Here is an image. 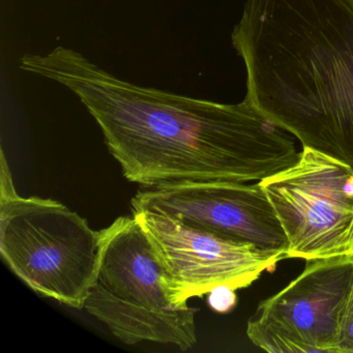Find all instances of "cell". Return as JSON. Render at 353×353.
I'll return each mask as SVG.
<instances>
[{"mask_svg":"<svg viewBox=\"0 0 353 353\" xmlns=\"http://www.w3.org/2000/svg\"><path fill=\"white\" fill-rule=\"evenodd\" d=\"M20 68L71 90L100 125L123 176L143 188L253 183L299 159L292 135L245 98L221 104L138 86L65 47L26 55Z\"/></svg>","mask_w":353,"mask_h":353,"instance_id":"1","label":"cell"},{"mask_svg":"<svg viewBox=\"0 0 353 353\" xmlns=\"http://www.w3.org/2000/svg\"><path fill=\"white\" fill-rule=\"evenodd\" d=\"M232 44L245 99L353 169V0H247Z\"/></svg>","mask_w":353,"mask_h":353,"instance_id":"2","label":"cell"},{"mask_svg":"<svg viewBox=\"0 0 353 353\" xmlns=\"http://www.w3.org/2000/svg\"><path fill=\"white\" fill-rule=\"evenodd\" d=\"M353 307V257L307 260L303 272L261 301L248 338L270 353H338Z\"/></svg>","mask_w":353,"mask_h":353,"instance_id":"6","label":"cell"},{"mask_svg":"<svg viewBox=\"0 0 353 353\" xmlns=\"http://www.w3.org/2000/svg\"><path fill=\"white\" fill-rule=\"evenodd\" d=\"M133 216L164 263L181 305L216 287H249L287 259L282 252L224 239L168 214L141 210Z\"/></svg>","mask_w":353,"mask_h":353,"instance_id":"7","label":"cell"},{"mask_svg":"<svg viewBox=\"0 0 353 353\" xmlns=\"http://www.w3.org/2000/svg\"><path fill=\"white\" fill-rule=\"evenodd\" d=\"M131 204L133 212L168 214L224 239L287 255L288 239L259 181H190L144 188Z\"/></svg>","mask_w":353,"mask_h":353,"instance_id":"8","label":"cell"},{"mask_svg":"<svg viewBox=\"0 0 353 353\" xmlns=\"http://www.w3.org/2000/svg\"><path fill=\"white\" fill-rule=\"evenodd\" d=\"M288 239L287 258L353 257V169L305 148L294 165L259 181Z\"/></svg>","mask_w":353,"mask_h":353,"instance_id":"5","label":"cell"},{"mask_svg":"<svg viewBox=\"0 0 353 353\" xmlns=\"http://www.w3.org/2000/svg\"><path fill=\"white\" fill-rule=\"evenodd\" d=\"M0 254L32 290L83 309L96 280L103 230L61 202L18 195L1 154Z\"/></svg>","mask_w":353,"mask_h":353,"instance_id":"4","label":"cell"},{"mask_svg":"<svg viewBox=\"0 0 353 353\" xmlns=\"http://www.w3.org/2000/svg\"><path fill=\"white\" fill-rule=\"evenodd\" d=\"M338 353H353V307L345 322L338 344Z\"/></svg>","mask_w":353,"mask_h":353,"instance_id":"10","label":"cell"},{"mask_svg":"<svg viewBox=\"0 0 353 353\" xmlns=\"http://www.w3.org/2000/svg\"><path fill=\"white\" fill-rule=\"evenodd\" d=\"M83 309L127 345L148 341L185 351L197 342V309L176 301L164 263L134 216L103 229L100 265Z\"/></svg>","mask_w":353,"mask_h":353,"instance_id":"3","label":"cell"},{"mask_svg":"<svg viewBox=\"0 0 353 353\" xmlns=\"http://www.w3.org/2000/svg\"><path fill=\"white\" fill-rule=\"evenodd\" d=\"M233 289L226 286L216 287L208 292V305L219 313H226L234 307L236 297Z\"/></svg>","mask_w":353,"mask_h":353,"instance_id":"9","label":"cell"}]
</instances>
